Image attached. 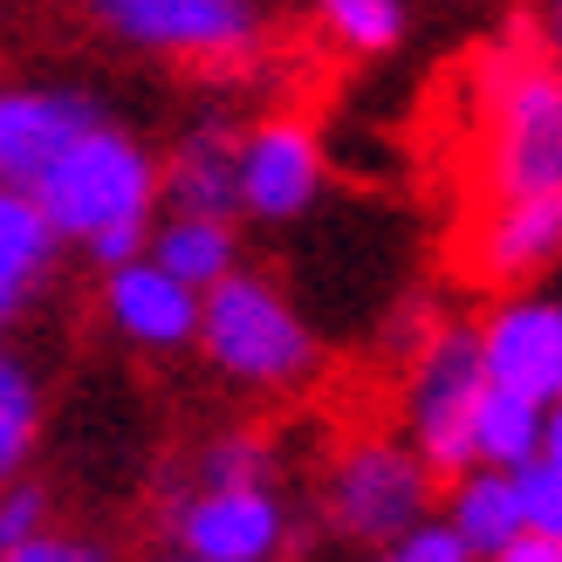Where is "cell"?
Instances as JSON below:
<instances>
[{"label": "cell", "mask_w": 562, "mask_h": 562, "mask_svg": "<svg viewBox=\"0 0 562 562\" xmlns=\"http://www.w3.org/2000/svg\"><path fill=\"white\" fill-rule=\"evenodd\" d=\"M473 200L562 192V69L515 35L473 63Z\"/></svg>", "instance_id": "cell-1"}, {"label": "cell", "mask_w": 562, "mask_h": 562, "mask_svg": "<svg viewBox=\"0 0 562 562\" xmlns=\"http://www.w3.org/2000/svg\"><path fill=\"white\" fill-rule=\"evenodd\" d=\"M42 206V220L55 227V240H97L103 227L124 220H151L158 200V165L117 124H90L76 145L48 165V179L27 192Z\"/></svg>", "instance_id": "cell-2"}, {"label": "cell", "mask_w": 562, "mask_h": 562, "mask_svg": "<svg viewBox=\"0 0 562 562\" xmlns=\"http://www.w3.org/2000/svg\"><path fill=\"white\" fill-rule=\"evenodd\" d=\"M200 344L227 378L261 384V391H289L316 371V336L295 316L281 289H268L261 274H227L200 295Z\"/></svg>", "instance_id": "cell-3"}, {"label": "cell", "mask_w": 562, "mask_h": 562, "mask_svg": "<svg viewBox=\"0 0 562 562\" xmlns=\"http://www.w3.org/2000/svg\"><path fill=\"white\" fill-rule=\"evenodd\" d=\"M432 508V473L398 439H350L323 473V521L363 549L405 542Z\"/></svg>", "instance_id": "cell-4"}, {"label": "cell", "mask_w": 562, "mask_h": 562, "mask_svg": "<svg viewBox=\"0 0 562 562\" xmlns=\"http://www.w3.org/2000/svg\"><path fill=\"white\" fill-rule=\"evenodd\" d=\"M487 391L481 363V329L473 323H439L412 357V453L426 460L432 481H460L473 473V405Z\"/></svg>", "instance_id": "cell-5"}, {"label": "cell", "mask_w": 562, "mask_h": 562, "mask_svg": "<svg viewBox=\"0 0 562 562\" xmlns=\"http://www.w3.org/2000/svg\"><path fill=\"white\" fill-rule=\"evenodd\" d=\"M90 14L137 48H158L186 69L240 76L261 55L255 0H90Z\"/></svg>", "instance_id": "cell-6"}, {"label": "cell", "mask_w": 562, "mask_h": 562, "mask_svg": "<svg viewBox=\"0 0 562 562\" xmlns=\"http://www.w3.org/2000/svg\"><path fill=\"white\" fill-rule=\"evenodd\" d=\"M549 261H562V192L481 200L453 234V268L473 289H521Z\"/></svg>", "instance_id": "cell-7"}, {"label": "cell", "mask_w": 562, "mask_h": 562, "mask_svg": "<svg viewBox=\"0 0 562 562\" xmlns=\"http://www.w3.org/2000/svg\"><path fill=\"white\" fill-rule=\"evenodd\" d=\"M165 536L192 562H274L289 549V508L268 487H200L179 501Z\"/></svg>", "instance_id": "cell-8"}, {"label": "cell", "mask_w": 562, "mask_h": 562, "mask_svg": "<svg viewBox=\"0 0 562 562\" xmlns=\"http://www.w3.org/2000/svg\"><path fill=\"white\" fill-rule=\"evenodd\" d=\"M481 363L487 384L528 391L536 405L562 398V302L515 295L481 323Z\"/></svg>", "instance_id": "cell-9"}, {"label": "cell", "mask_w": 562, "mask_h": 562, "mask_svg": "<svg viewBox=\"0 0 562 562\" xmlns=\"http://www.w3.org/2000/svg\"><path fill=\"white\" fill-rule=\"evenodd\" d=\"M90 124H103V117L76 90H0V186L35 192L48 179V165Z\"/></svg>", "instance_id": "cell-10"}, {"label": "cell", "mask_w": 562, "mask_h": 562, "mask_svg": "<svg viewBox=\"0 0 562 562\" xmlns=\"http://www.w3.org/2000/svg\"><path fill=\"white\" fill-rule=\"evenodd\" d=\"M323 186V145L302 117H268L240 137V206L261 220H295Z\"/></svg>", "instance_id": "cell-11"}, {"label": "cell", "mask_w": 562, "mask_h": 562, "mask_svg": "<svg viewBox=\"0 0 562 562\" xmlns=\"http://www.w3.org/2000/svg\"><path fill=\"white\" fill-rule=\"evenodd\" d=\"M103 308L131 344H151V350H179L200 336V289L172 281L158 261H124L110 268L103 281Z\"/></svg>", "instance_id": "cell-12"}, {"label": "cell", "mask_w": 562, "mask_h": 562, "mask_svg": "<svg viewBox=\"0 0 562 562\" xmlns=\"http://www.w3.org/2000/svg\"><path fill=\"white\" fill-rule=\"evenodd\" d=\"M158 186L172 192L179 213L227 220L240 206V137L227 124H200L172 145V165L158 172Z\"/></svg>", "instance_id": "cell-13"}, {"label": "cell", "mask_w": 562, "mask_h": 562, "mask_svg": "<svg viewBox=\"0 0 562 562\" xmlns=\"http://www.w3.org/2000/svg\"><path fill=\"white\" fill-rule=\"evenodd\" d=\"M48 255H55V227L42 220V206L27 200V192L0 186V329H8L27 308V295L42 289Z\"/></svg>", "instance_id": "cell-14"}, {"label": "cell", "mask_w": 562, "mask_h": 562, "mask_svg": "<svg viewBox=\"0 0 562 562\" xmlns=\"http://www.w3.org/2000/svg\"><path fill=\"white\" fill-rule=\"evenodd\" d=\"M446 521H453V536L473 549V555H501L515 536H521V501H515V473L501 467H473L453 481V508H446Z\"/></svg>", "instance_id": "cell-15"}, {"label": "cell", "mask_w": 562, "mask_h": 562, "mask_svg": "<svg viewBox=\"0 0 562 562\" xmlns=\"http://www.w3.org/2000/svg\"><path fill=\"white\" fill-rule=\"evenodd\" d=\"M542 418H549V405H536L528 391L487 384L481 405H473V460L501 467V473L542 460Z\"/></svg>", "instance_id": "cell-16"}, {"label": "cell", "mask_w": 562, "mask_h": 562, "mask_svg": "<svg viewBox=\"0 0 562 562\" xmlns=\"http://www.w3.org/2000/svg\"><path fill=\"white\" fill-rule=\"evenodd\" d=\"M151 261L186 281V289H213V281H227L234 274V227L227 220H206V213H179V220H165V227L151 234Z\"/></svg>", "instance_id": "cell-17"}, {"label": "cell", "mask_w": 562, "mask_h": 562, "mask_svg": "<svg viewBox=\"0 0 562 562\" xmlns=\"http://www.w3.org/2000/svg\"><path fill=\"white\" fill-rule=\"evenodd\" d=\"M35 432H42V391L8 350H0V487L21 481L27 453H35Z\"/></svg>", "instance_id": "cell-18"}, {"label": "cell", "mask_w": 562, "mask_h": 562, "mask_svg": "<svg viewBox=\"0 0 562 562\" xmlns=\"http://www.w3.org/2000/svg\"><path fill=\"white\" fill-rule=\"evenodd\" d=\"M323 27L357 55H384L405 35V8L398 0H323Z\"/></svg>", "instance_id": "cell-19"}, {"label": "cell", "mask_w": 562, "mask_h": 562, "mask_svg": "<svg viewBox=\"0 0 562 562\" xmlns=\"http://www.w3.org/2000/svg\"><path fill=\"white\" fill-rule=\"evenodd\" d=\"M268 467L274 453L261 432H220L206 439L200 467H192V487H268Z\"/></svg>", "instance_id": "cell-20"}, {"label": "cell", "mask_w": 562, "mask_h": 562, "mask_svg": "<svg viewBox=\"0 0 562 562\" xmlns=\"http://www.w3.org/2000/svg\"><path fill=\"white\" fill-rule=\"evenodd\" d=\"M515 501H521V528H528V536L562 542V467L555 460L515 467Z\"/></svg>", "instance_id": "cell-21"}, {"label": "cell", "mask_w": 562, "mask_h": 562, "mask_svg": "<svg viewBox=\"0 0 562 562\" xmlns=\"http://www.w3.org/2000/svg\"><path fill=\"white\" fill-rule=\"evenodd\" d=\"M55 528V508H48V487L35 481H8L0 487V555L21 549V542H35Z\"/></svg>", "instance_id": "cell-22"}, {"label": "cell", "mask_w": 562, "mask_h": 562, "mask_svg": "<svg viewBox=\"0 0 562 562\" xmlns=\"http://www.w3.org/2000/svg\"><path fill=\"white\" fill-rule=\"evenodd\" d=\"M0 562H117V555H110L97 536H69V528H48V536L8 549Z\"/></svg>", "instance_id": "cell-23"}, {"label": "cell", "mask_w": 562, "mask_h": 562, "mask_svg": "<svg viewBox=\"0 0 562 562\" xmlns=\"http://www.w3.org/2000/svg\"><path fill=\"white\" fill-rule=\"evenodd\" d=\"M391 562H481V555L453 536V521H418L405 542H391Z\"/></svg>", "instance_id": "cell-24"}, {"label": "cell", "mask_w": 562, "mask_h": 562, "mask_svg": "<svg viewBox=\"0 0 562 562\" xmlns=\"http://www.w3.org/2000/svg\"><path fill=\"white\" fill-rule=\"evenodd\" d=\"M90 255L103 261V274L110 268H124V261H137V247H145V220H124V227H103L97 240H82Z\"/></svg>", "instance_id": "cell-25"}, {"label": "cell", "mask_w": 562, "mask_h": 562, "mask_svg": "<svg viewBox=\"0 0 562 562\" xmlns=\"http://www.w3.org/2000/svg\"><path fill=\"white\" fill-rule=\"evenodd\" d=\"M487 562H562V542H549V536H528V528H521V536H515L508 549H501V555H487Z\"/></svg>", "instance_id": "cell-26"}, {"label": "cell", "mask_w": 562, "mask_h": 562, "mask_svg": "<svg viewBox=\"0 0 562 562\" xmlns=\"http://www.w3.org/2000/svg\"><path fill=\"white\" fill-rule=\"evenodd\" d=\"M542 460H555L562 467V398L549 405V418H542Z\"/></svg>", "instance_id": "cell-27"}, {"label": "cell", "mask_w": 562, "mask_h": 562, "mask_svg": "<svg viewBox=\"0 0 562 562\" xmlns=\"http://www.w3.org/2000/svg\"><path fill=\"white\" fill-rule=\"evenodd\" d=\"M145 562H192L186 549H158V555H145Z\"/></svg>", "instance_id": "cell-28"}, {"label": "cell", "mask_w": 562, "mask_h": 562, "mask_svg": "<svg viewBox=\"0 0 562 562\" xmlns=\"http://www.w3.org/2000/svg\"><path fill=\"white\" fill-rule=\"evenodd\" d=\"M549 35H555V48H562V0H555V14H549Z\"/></svg>", "instance_id": "cell-29"}, {"label": "cell", "mask_w": 562, "mask_h": 562, "mask_svg": "<svg viewBox=\"0 0 562 562\" xmlns=\"http://www.w3.org/2000/svg\"><path fill=\"white\" fill-rule=\"evenodd\" d=\"M371 562H391V549H384V555H371Z\"/></svg>", "instance_id": "cell-30"}, {"label": "cell", "mask_w": 562, "mask_h": 562, "mask_svg": "<svg viewBox=\"0 0 562 562\" xmlns=\"http://www.w3.org/2000/svg\"><path fill=\"white\" fill-rule=\"evenodd\" d=\"M274 562H281V555H274Z\"/></svg>", "instance_id": "cell-31"}]
</instances>
